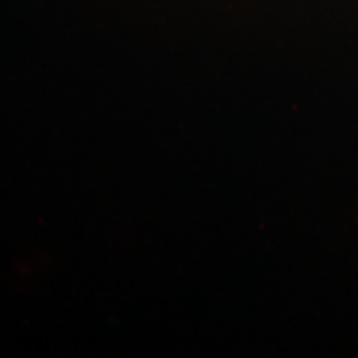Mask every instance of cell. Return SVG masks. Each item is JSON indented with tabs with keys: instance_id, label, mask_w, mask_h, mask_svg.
Masks as SVG:
<instances>
[]
</instances>
